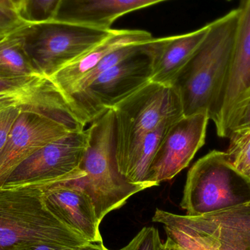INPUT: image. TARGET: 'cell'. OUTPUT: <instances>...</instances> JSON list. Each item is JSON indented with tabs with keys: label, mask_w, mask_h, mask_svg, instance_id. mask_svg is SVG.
<instances>
[{
	"label": "cell",
	"mask_w": 250,
	"mask_h": 250,
	"mask_svg": "<svg viewBox=\"0 0 250 250\" xmlns=\"http://www.w3.org/2000/svg\"><path fill=\"white\" fill-rule=\"evenodd\" d=\"M26 24L19 12L0 4V40Z\"/></svg>",
	"instance_id": "24"
},
{
	"label": "cell",
	"mask_w": 250,
	"mask_h": 250,
	"mask_svg": "<svg viewBox=\"0 0 250 250\" xmlns=\"http://www.w3.org/2000/svg\"><path fill=\"white\" fill-rule=\"evenodd\" d=\"M153 38L151 33L145 30L115 29L105 41L57 71L51 78L68 98L76 85L104 57L122 47L131 44L144 43Z\"/></svg>",
	"instance_id": "15"
},
{
	"label": "cell",
	"mask_w": 250,
	"mask_h": 250,
	"mask_svg": "<svg viewBox=\"0 0 250 250\" xmlns=\"http://www.w3.org/2000/svg\"><path fill=\"white\" fill-rule=\"evenodd\" d=\"M209 23L184 35L167 37L155 61L151 82L172 86L209 30Z\"/></svg>",
	"instance_id": "17"
},
{
	"label": "cell",
	"mask_w": 250,
	"mask_h": 250,
	"mask_svg": "<svg viewBox=\"0 0 250 250\" xmlns=\"http://www.w3.org/2000/svg\"><path fill=\"white\" fill-rule=\"evenodd\" d=\"M0 73L11 76L38 74L17 31L0 40Z\"/></svg>",
	"instance_id": "19"
},
{
	"label": "cell",
	"mask_w": 250,
	"mask_h": 250,
	"mask_svg": "<svg viewBox=\"0 0 250 250\" xmlns=\"http://www.w3.org/2000/svg\"><path fill=\"white\" fill-rule=\"evenodd\" d=\"M152 221L182 250H250V205L198 216L157 208Z\"/></svg>",
	"instance_id": "4"
},
{
	"label": "cell",
	"mask_w": 250,
	"mask_h": 250,
	"mask_svg": "<svg viewBox=\"0 0 250 250\" xmlns=\"http://www.w3.org/2000/svg\"><path fill=\"white\" fill-rule=\"evenodd\" d=\"M65 248H62V247L54 246V245H45V244H34V245L16 247L11 250H62Z\"/></svg>",
	"instance_id": "27"
},
{
	"label": "cell",
	"mask_w": 250,
	"mask_h": 250,
	"mask_svg": "<svg viewBox=\"0 0 250 250\" xmlns=\"http://www.w3.org/2000/svg\"><path fill=\"white\" fill-rule=\"evenodd\" d=\"M0 4L4 6V7H7V8L13 9V10H16V9H15V7H13V4H12V3L10 2V1H9V0H0ZM16 11H17V10H16Z\"/></svg>",
	"instance_id": "31"
},
{
	"label": "cell",
	"mask_w": 250,
	"mask_h": 250,
	"mask_svg": "<svg viewBox=\"0 0 250 250\" xmlns=\"http://www.w3.org/2000/svg\"><path fill=\"white\" fill-rule=\"evenodd\" d=\"M15 107L54 116L73 131L83 130L86 126L58 85L41 73L23 76L0 73V111Z\"/></svg>",
	"instance_id": "10"
},
{
	"label": "cell",
	"mask_w": 250,
	"mask_h": 250,
	"mask_svg": "<svg viewBox=\"0 0 250 250\" xmlns=\"http://www.w3.org/2000/svg\"><path fill=\"white\" fill-rule=\"evenodd\" d=\"M9 1L12 3L13 7H14L15 9L19 13L21 8L22 4H23V0H9Z\"/></svg>",
	"instance_id": "30"
},
{
	"label": "cell",
	"mask_w": 250,
	"mask_h": 250,
	"mask_svg": "<svg viewBox=\"0 0 250 250\" xmlns=\"http://www.w3.org/2000/svg\"><path fill=\"white\" fill-rule=\"evenodd\" d=\"M87 242L51 212L42 189H0V250L34 244L70 248Z\"/></svg>",
	"instance_id": "3"
},
{
	"label": "cell",
	"mask_w": 250,
	"mask_h": 250,
	"mask_svg": "<svg viewBox=\"0 0 250 250\" xmlns=\"http://www.w3.org/2000/svg\"><path fill=\"white\" fill-rule=\"evenodd\" d=\"M239 19L236 8L209 23L207 36L176 76L172 86L184 115L208 114L229 68Z\"/></svg>",
	"instance_id": "2"
},
{
	"label": "cell",
	"mask_w": 250,
	"mask_h": 250,
	"mask_svg": "<svg viewBox=\"0 0 250 250\" xmlns=\"http://www.w3.org/2000/svg\"><path fill=\"white\" fill-rule=\"evenodd\" d=\"M229 138L230 144L226 152L229 161L250 179V129L234 132Z\"/></svg>",
	"instance_id": "21"
},
{
	"label": "cell",
	"mask_w": 250,
	"mask_h": 250,
	"mask_svg": "<svg viewBox=\"0 0 250 250\" xmlns=\"http://www.w3.org/2000/svg\"><path fill=\"white\" fill-rule=\"evenodd\" d=\"M62 1L63 0H23L19 13L28 23L54 20Z\"/></svg>",
	"instance_id": "22"
},
{
	"label": "cell",
	"mask_w": 250,
	"mask_h": 250,
	"mask_svg": "<svg viewBox=\"0 0 250 250\" xmlns=\"http://www.w3.org/2000/svg\"><path fill=\"white\" fill-rule=\"evenodd\" d=\"M167 0H63L55 19L111 29L126 13Z\"/></svg>",
	"instance_id": "16"
},
{
	"label": "cell",
	"mask_w": 250,
	"mask_h": 250,
	"mask_svg": "<svg viewBox=\"0 0 250 250\" xmlns=\"http://www.w3.org/2000/svg\"><path fill=\"white\" fill-rule=\"evenodd\" d=\"M114 30L54 19L28 23L17 32L37 71L51 77L105 41Z\"/></svg>",
	"instance_id": "8"
},
{
	"label": "cell",
	"mask_w": 250,
	"mask_h": 250,
	"mask_svg": "<svg viewBox=\"0 0 250 250\" xmlns=\"http://www.w3.org/2000/svg\"><path fill=\"white\" fill-rule=\"evenodd\" d=\"M239 19L226 77L208 117L217 135L228 136V125L235 110L250 95V0H240Z\"/></svg>",
	"instance_id": "11"
},
{
	"label": "cell",
	"mask_w": 250,
	"mask_h": 250,
	"mask_svg": "<svg viewBox=\"0 0 250 250\" xmlns=\"http://www.w3.org/2000/svg\"><path fill=\"white\" fill-rule=\"evenodd\" d=\"M250 129V95L235 110L228 125V136Z\"/></svg>",
	"instance_id": "25"
},
{
	"label": "cell",
	"mask_w": 250,
	"mask_h": 250,
	"mask_svg": "<svg viewBox=\"0 0 250 250\" xmlns=\"http://www.w3.org/2000/svg\"><path fill=\"white\" fill-rule=\"evenodd\" d=\"M250 205V179L236 170L226 152L214 151L189 169L180 206L198 216Z\"/></svg>",
	"instance_id": "7"
},
{
	"label": "cell",
	"mask_w": 250,
	"mask_h": 250,
	"mask_svg": "<svg viewBox=\"0 0 250 250\" xmlns=\"http://www.w3.org/2000/svg\"><path fill=\"white\" fill-rule=\"evenodd\" d=\"M161 243L157 229L144 227L127 245L119 250H157Z\"/></svg>",
	"instance_id": "23"
},
{
	"label": "cell",
	"mask_w": 250,
	"mask_h": 250,
	"mask_svg": "<svg viewBox=\"0 0 250 250\" xmlns=\"http://www.w3.org/2000/svg\"><path fill=\"white\" fill-rule=\"evenodd\" d=\"M88 131L70 132L38 150L13 172L1 188L42 187L76 174L88 146Z\"/></svg>",
	"instance_id": "9"
},
{
	"label": "cell",
	"mask_w": 250,
	"mask_h": 250,
	"mask_svg": "<svg viewBox=\"0 0 250 250\" xmlns=\"http://www.w3.org/2000/svg\"><path fill=\"white\" fill-rule=\"evenodd\" d=\"M36 188L42 189L47 207L66 226L88 242L104 243L101 223L90 198L83 191L64 183Z\"/></svg>",
	"instance_id": "14"
},
{
	"label": "cell",
	"mask_w": 250,
	"mask_h": 250,
	"mask_svg": "<svg viewBox=\"0 0 250 250\" xmlns=\"http://www.w3.org/2000/svg\"><path fill=\"white\" fill-rule=\"evenodd\" d=\"M207 113L182 116L170 125L163 137L148 169L147 182L151 188L171 180L186 168L205 144Z\"/></svg>",
	"instance_id": "12"
},
{
	"label": "cell",
	"mask_w": 250,
	"mask_h": 250,
	"mask_svg": "<svg viewBox=\"0 0 250 250\" xmlns=\"http://www.w3.org/2000/svg\"><path fill=\"white\" fill-rule=\"evenodd\" d=\"M146 42H144V43L131 44V45H126V46L122 47V48L113 51L111 54L104 57L98 63V65L93 70L88 73L76 85L73 92L69 95L68 99L72 95H75L78 92H80L81 91L83 90L85 88L87 87L100 75L102 74L103 73L106 71L111 67H114L116 64L124 60L125 59L127 58L131 54L136 52Z\"/></svg>",
	"instance_id": "20"
},
{
	"label": "cell",
	"mask_w": 250,
	"mask_h": 250,
	"mask_svg": "<svg viewBox=\"0 0 250 250\" xmlns=\"http://www.w3.org/2000/svg\"><path fill=\"white\" fill-rule=\"evenodd\" d=\"M112 109L115 116L117 160L123 175L147 134L167 119L184 116L182 101L176 89L151 82Z\"/></svg>",
	"instance_id": "5"
},
{
	"label": "cell",
	"mask_w": 250,
	"mask_h": 250,
	"mask_svg": "<svg viewBox=\"0 0 250 250\" xmlns=\"http://www.w3.org/2000/svg\"><path fill=\"white\" fill-rule=\"evenodd\" d=\"M70 132L75 131L54 116L35 110H21L0 153V189L22 162Z\"/></svg>",
	"instance_id": "13"
},
{
	"label": "cell",
	"mask_w": 250,
	"mask_h": 250,
	"mask_svg": "<svg viewBox=\"0 0 250 250\" xmlns=\"http://www.w3.org/2000/svg\"><path fill=\"white\" fill-rule=\"evenodd\" d=\"M62 250H110L104 246V243H92L87 242L80 246L74 247V248H65Z\"/></svg>",
	"instance_id": "28"
},
{
	"label": "cell",
	"mask_w": 250,
	"mask_h": 250,
	"mask_svg": "<svg viewBox=\"0 0 250 250\" xmlns=\"http://www.w3.org/2000/svg\"><path fill=\"white\" fill-rule=\"evenodd\" d=\"M179 118L180 117L164 120L157 127L146 135L142 144L131 159L123 173V176L129 182L143 185L146 189L151 188L147 182V176L151 162L167 129L172 123Z\"/></svg>",
	"instance_id": "18"
},
{
	"label": "cell",
	"mask_w": 250,
	"mask_h": 250,
	"mask_svg": "<svg viewBox=\"0 0 250 250\" xmlns=\"http://www.w3.org/2000/svg\"><path fill=\"white\" fill-rule=\"evenodd\" d=\"M166 41L167 38H153L69 98L75 112L85 125L92 123L105 110L151 82L156 60Z\"/></svg>",
	"instance_id": "6"
},
{
	"label": "cell",
	"mask_w": 250,
	"mask_h": 250,
	"mask_svg": "<svg viewBox=\"0 0 250 250\" xmlns=\"http://www.w3.org/2000/svg\"><path fill=\"white\" fill-rule=\"evenodd\" d=\"M87 131V148L79 167L85 176L57 183L67 184L83 191L90 198L101 223L107 214L121 208L132 195L146 188L129 182L120 172L112 108L105 110L94 120Z\"/></svg>",
	"instance_id": "1"
},
{
	"label": "cell",
	"mask_w": 250,
	"mask_h": 250,
	"mask_svg": "<svg viewBox=\"0 0 250 250\" xmlns=\"http://www.w3.org/2000/svg\"><path fill=\"white\" fill-rule=\"evenodd\" d=\"M21 110L23 109L15 107L0 111V153L7 143L10 131Z\"/></svg>",
	"instance_id": "26"
},
{
	"label": "cell",
	"mask_w": 250,
	"mask_h": 250,
	"mask_svg": "<svg viewBox=\"0 0 250 250\" xmlns=\"http://www.w3.org/2000/svg\"><path fill=\"white\" fill-rule=\"evenodd\" d=\"M157 250H182L173 241L167 238L166 242H162Z\"/></svg>",
	"instance_id": "29"
}]
</instances>
